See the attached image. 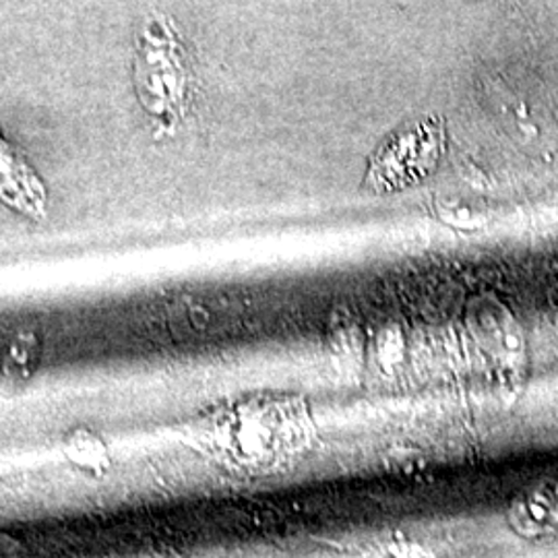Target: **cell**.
Listing matches in <instances>:
<instances>
[{
    "label": "cell",
    "mask_w": 558,
    "mask_h": 558,
    "mask_svg": "<svg viewBox=\"0 0 558 558\" xmlns=\"http://www.w3.org/2000/svg\"><path fill=\"white\" fill-rule=\"evenodd\" d=\"M315 437L304 399L259 396L220 408L201 420L197 439L226 468L271 472L302 456Z\"/></svg>",
    "instance_id": "obj_1"
},
{
    "label": "cell",
    "mask_w": 558,
    "mask_h": 558,
    "mask_svg": "<svg viewBox=\"0 0 558 558\" xmlns=\"http://www.w3.org/2000/svg\"><path fill=\"white\" fill-rule=\"evenodd\" d=\"M495 110L505 124V133L521 149L544 156L558 145L557 120L546 101L513 81H505L495 89Z\"/></svg>",
    "instance_id": "obj_3"
},
{
    "label": "cell",
    "mask_w": 558,
    "mask_h": 558,
    "mask_svg": "<svg viewBox=\"0 0 558 558\" xmlns=\"http://www.w3.org/2000/svg\"><path fill=\"white\" fill-rule=\"evenodd\" d=\"M2 195L4 201L27 216L40 218L46 209V193L38 177L25 161L4 151L2 158Z\"/></svg>",
    "instance_id": "obj_4"
},
{
    "label": "cell",
    "mask_w": 558,
    "mask_h": 558,
    "mask_svg": "<svg viewBox=\"0 0 558 558\" xmlns=\"http://www.w3.org/2000/svg\"><path fill=\"white\" fill-rule=\"evenodd\" d=\"M4 356L11 375L17 379H27L40 364V339L29 331H20L9 341Z\"/></svg>",
    "instance_id": "obj_6"
},
{
    "label": "cell",
    "mask_w": 558,
    "mask_h": 558,
    "mask_svg": "<svg viewBox=\"0 0 558 558\" xmlns=\"http://www.w3.org/2000/svg\"><path fill=\"white\" fill-rule=\"evenodd\" d=\"M442 151V129L437 120H424L405 129L380 147L371 163L368 180L379 191L410 186L437 166Z\"/></svg>",
    "instance_id": "obj_2"
},
{
    "label": "cell",
    "mask_w": 558,
    "mask_h": 558,
    "mask_svg": "<svg viewBox=\"0 0 558 558\" xmlns=\"http://www.w3.org/2000/svg\"><path fill=\"white\" fill-rule=\"evenodd\" d=\"M62 456L69 459L77 470L87 476L101 478L110 470V451L106 442L87 428L71 430L62 442Z\"/></svg>",
    "instance_id": "obj_5"
}]
</instances>
